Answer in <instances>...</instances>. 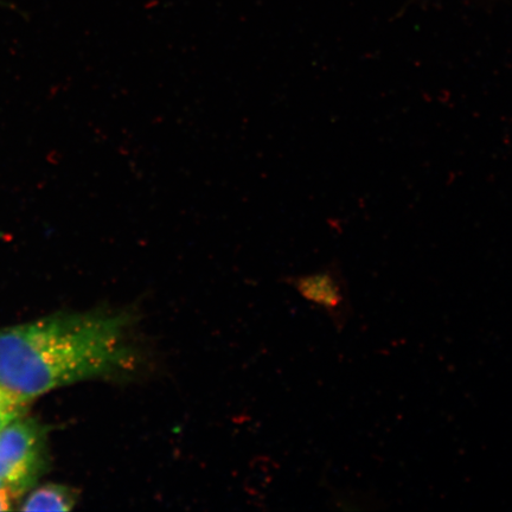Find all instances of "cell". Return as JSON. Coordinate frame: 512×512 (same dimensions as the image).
I'll list each match as a JSON object with an SVG mask.
<instances>
[{
  "instance_id": "obj_1",
  "label": "cell",
  "mask_w": 512,
  "mask_h": 512,
  "mask_svg": "<svg viewBox=\"0 0 512 512\" xmlns=\"http://www.w3.org/2000/svg\"><path fill=\"white\" fill-rule=\"evenodd\" d=\"M132 305L64 313L0 332V389L21 401L88 380L132 383L153 367Z\"/></svg>"
},
{
  "instance_id": "obj_2",
  "label": "cell",
  "mask_w": 512,
  "mask_h": 512,
  "mask_svg": "<svg viewBox=\"0 0 512 512\" xmlns=\"http://www.w3.org/2000/svg\"><path fill=\"white\" fill-rule=\"evenodd\" d=\"M47 430L35 419L18 416L0 430V490L23 494L46 466Z\"/></svg>"
},
{
  "instance_id": "obj_3",
  "label": "cell",
  "mask_w": 512,
  "mask_h": 512,
  "mask_svg": "<svg viewBox=\"0 0 512 512\" xmlns=\"http://www.w3.org/2000/svg\"><path fill=\"white\" fill-rule=\"evenodd\" d=\"M293 286L307 302L320 307L338 331L345 328L352 316L347 283L335 267L325 268L293 279Z\"/></svg>"
},
{
  "instance_id": "obj_4",
  "label": "cell",
  "mask_w": 512,
  "mask_h": 512,
  "mask_svg": "<svg viewBox=\"0 0 512 512\" xmlns=\"http://www.w3.org/2000/svg\"><path fill=\"white\" fill-rule=\"evenodd\" d=\"M79 492L67 485L48 484L36 490L27 502L23 511H70L78 503Z\"/></svg>"
},
{
  "instance_id": "obj_5",
  "label": "cell",
  "mask_w": 512,
  "mask_h": 512,
  "mask_svg": "<svg viewBox=\"0 0 512 512\" xmlns=\"http://www.w3.org/2000/svg\"><path fill=\"white\" fill-rule=\"evenodd\" d=\"M23 408L24 401L18 400L0 389V430H3L9 422L21 416Z\"/></svg>"
},
{
  "instance_id": "obj_6",
  "label": "cell",
  "mask_w": 512,
  "mask_h": 512,
  "mask_svg": "<svg viewBox=\"0 0 512 512\" xmlns=\"http://www.w3.org/2000/svg\"><path fill=\"white\" fill-rule=\"evenodd\" d=\"M11 492L6 489L0 490V511H8L11 509Z\"/></svg>"
}]
</instances>
